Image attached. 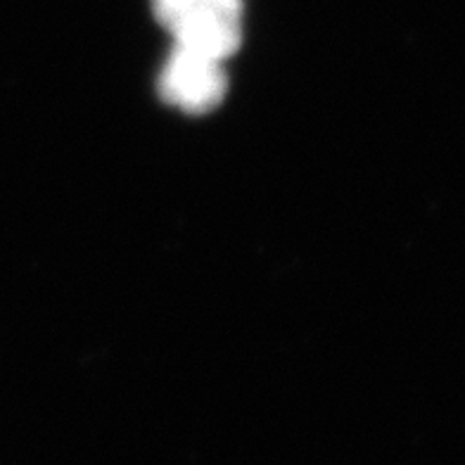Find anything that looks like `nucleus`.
Masks as SVG:
<instances>
[{
    "label": "nucleus",
    "mask_w": 465,
    "mask_h": 465,
    "mask_svg": "<svg viewBox=\"0 0 465 465\" xmlns=\"http://www.w3.org/2000/svg\"><path fill=\"white\" fill-rule=\"evenodd\" d=\"M226 88L223 62L173 45L160 76V93L166 103L183 112L203 114L221 104Z\"/></svg>",
    "instance_id": "f03ea898"
},
{
    "label": "nucleus",
    "mask_w": 465,
    "mask_h": 465,
    "mask_svg": "<svg viewBox=\"0 0 465 465\" xmlns=\"http://www.w3.org/2000/svg\"><path fill=\"white\" fill-rule=\"evenodd\" d=\"M162 25L178 48L226 62L242 41L240 0H153Z\"/></svg>",
    "instance_id": "f257e3e1"
}]
</instances>
